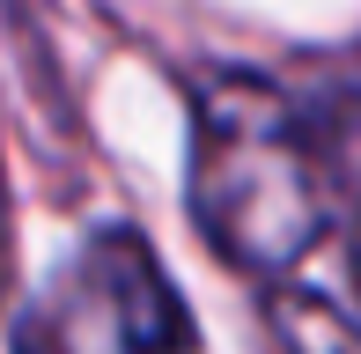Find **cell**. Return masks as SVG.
I'll list each match as a JSON object with an SVG mask.
<instances>
[{
	"mask_svg": "<svg viewBox=\"0 0 361 354\" xmlns=\"http://www.w3.org/2000/svg\"><path fill=\"white\" fill-rule=\"evenodd\" d=\"M317 126L266 74L221 67L192 96V221L236 273L281 281L332 221Z\"/></svg>",
	"mask_w": 361,
	"mask_h": 354,
	"instance_id": "obj_1",
	"label": "cell"
},
{
	"mask_svg": "<svg viewBox=\"0 0 361 354\" xmlns=\"http://www.w3.org/2000/svg\"><path fill=\"white\" fill-rule=\"evenodd\" d=\"M23 354H37V347H30V340H23Z\"/></svg>",
	"mask_w": 361,
	"mask_h": 354,
	"instance_id": "obj_6",
	"label": "cell"
},
{
	"mask_svg": "<svg viewBox=\"0 0 361 354\" xmlns=\"http://www.w3.org/2000/svg\"><path fill=\"white\" fill-rule=\"evenodd\" d=\"M266 325L281 354H361V332L347 325V310L324 295H310V288H273L266 295Z\"/></svg>",
	"mask_w": 361,
	"mask_h": 354,
	"instance_id": "obj_3",
	"label": "cell"
},
{
	"mask_svg": "<svg viewBox=\"0 0 361 354\" xmlns=\"http://www.w3.org/2000/svg\"><path fill=\"white\" fill-rule=\"evenodd\" d=\"M354 273H361V229H354Z\"/></svg>",
	"mask_w": 361,
	"mask_h": 354,
	"instance_id": "obj_5",
	"label": "cell"
},
{
	"mask_svg": "<svg viewBox=\"0 0 361 354\" xmlns=\"http://www.w3.org/2000/svg\"><path fill=\"white\" fill-rule=\"evenodd\" d=\"M15 221H8V177H0V295H8V266H15Z\"/></svg>",
	"mask_w": 361,
	"mask_h": 354,
	"instance_id": "obj_4",
	"label": "cell"
},
{
	"mask_svg": "<svg viewBox=\"0 0 361 354\" xmlns=\"http://www.w3.org/2000/svg\"><path fill=\"white\" fill-rule=\"evenodd\" d=\"M23 340L37 354H192L200 325L177 303V288L155 266V251L133 229H104L81 251L59 317L44 310Z\"/></svg>",
	"mask_w": 361,
	"mask_h": 354,
	"instance_id": "obj_2",
	"label": "cell"
}]
</instances>
